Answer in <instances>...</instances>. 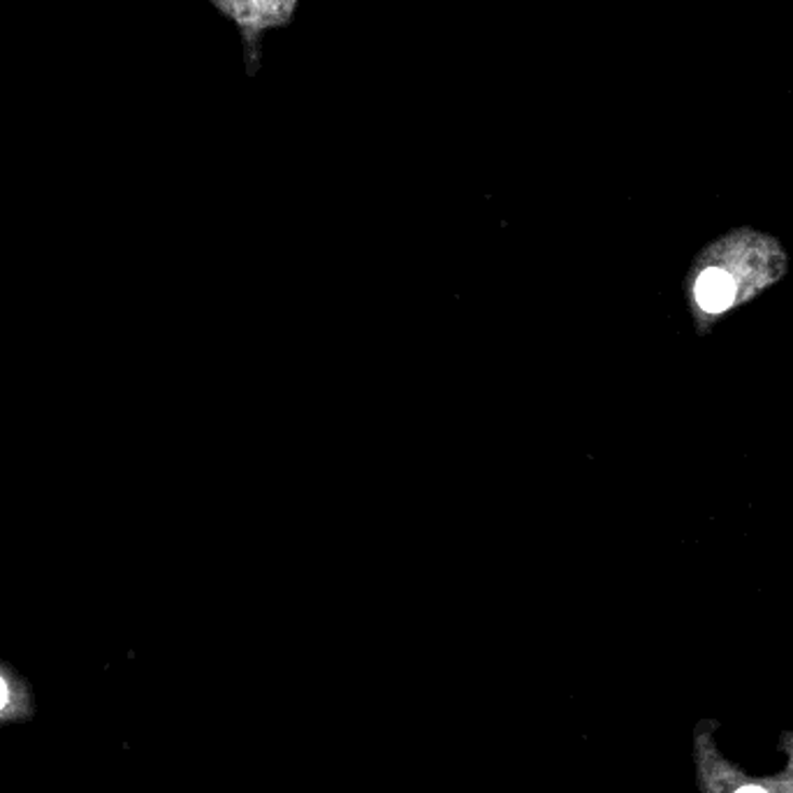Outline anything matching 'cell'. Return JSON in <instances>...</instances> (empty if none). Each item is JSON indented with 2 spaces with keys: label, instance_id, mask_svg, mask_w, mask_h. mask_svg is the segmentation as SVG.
Listing matches in <instances>:
<instances>
[{
  "label": "cell",
  "instance_id": "3957f363",
  "mask_svg": "<svg viewBox=\"0 0 793 793\" xmlns=\"http://www.w3.org/2000/svg\"><path fill=\"white\" fill-rule=\"evenodd\" d=\"M736 793H766L764 789H758V786H745V789H740V791H736Z\"/></svg>",
  "mask_w": 793,
  "mask_h": 793
},
{
  "label": "cell",
  "instance_id": "6da1fadb",
  "mask_svg": "<svg viewBox=\"0 0 793 793\" xmlns=\"http://www.w3.org/2000/svg\"><path fill=\"white\" fill-rule=\"evenodd\" d=\"M786 269L780 240L754 228H736L703 246L685 281L696 332L707 334L719 318L750 305L782 281Z\"/></svg>",
  "mask_w": 793,
  "mask_h": 793
},
{
  "label": "cell",
  "instance_id": "7a4b0ae2",
  "mask_svg": "<svg viewBox=\"0 0 793 793\" xmlns=\"http://www.w3.org/2000/svg\"><path fill=\"white\" fill-rule=\"evenodd\" d=\"M5 701H8V685L3 678H0V707L5 705Z\"/></svg>",
  "mask_w": 793,
  "mask_h": 793
}]
</instances>
